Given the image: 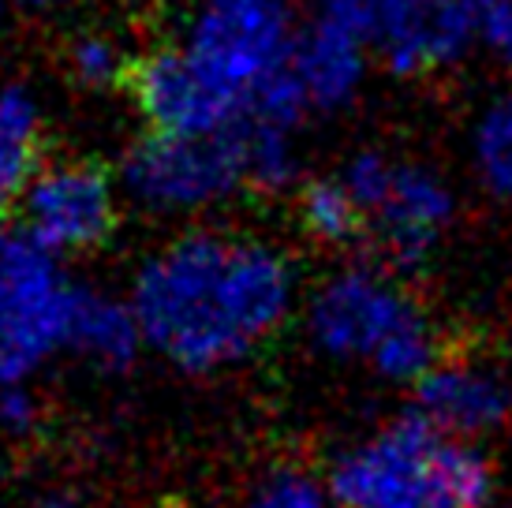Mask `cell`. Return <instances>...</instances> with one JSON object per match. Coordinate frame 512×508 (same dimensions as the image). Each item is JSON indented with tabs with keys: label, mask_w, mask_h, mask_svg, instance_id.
<instances>
[{
	"label": "cell",
	"mask_w": 512,
	"mask_h": 508,
	"mask_svg": "<svg viewBox=\"0 0 512 508\" xmlns=\"http://www.w3.org/2000/svg\"><path fill=\"white\" fill-rule=\"evenodd\" d=\"M288 303L281 258L258 243L187 236L150 262L135 318L184 367H214L270 333Z\"/></svg>",
	"instance_id": "6da1fadb"
},
{
	"label": "cell",
	"mask_w": 512,
	"mask_h": 508,
	"mask_svg": "<svg viewBox=\"0 0 512 508\" xmlns=\"http://www.w3.org/2000/svg\"><path fill=\"white\" fill-rule=\"evenodd\" d=\"M333 494L344 508H483L490 467L412 415L352 452L333 475Z\"/></svg>",
	"instance_id": "7a4b0ae2"
},
{
	"label": "cell",
	"mask_w": 512,
	"mask_h": 508,
	"mask_svg": "<svg viewBox=\"0 0 512 508\" xmlns=\"http://www.w3.org/2000/svg\"><path fill=\"white\" fill-rule=\"evenodd\" d=\"M75 292L30 236H0V381H15L68 337Z\"/></svg>",
	"instance_id": "3957f363"
},
{
	"label": "cell",
	"mask_w": 512,
	"mask_h": 508,
	"mask_svg": "<svg viewBox=\"0 0 512 508\" xmlns=\"http://www.w3.org/2000/svg\"><path fill=\"white\" fill-rule=\"evenodd\" d=\"M318 19L374 42L404 75L460 57L475 34L460 0H318Z\"/></svg>",
	"instance_id": "277c9868"
},
{
	"label": "cell",
	"mask_w": 512,
	"mask_h": 508,
	"mask_svg": "<svg viewBox=\"0 0 512 508\" xmlns=\"http://www.w3.org/2000/svg\"><path fill=\"white\" fill-rule=\"evenodd\" d=\"M292 49L296 42L277 0H210L191 30L187 53L247 98L251 86L285 68Z\"/></svg>",
	"instance_id": "5b68a950"
},
{
	"label": "cell",
	"mask_w": 512,
	"mask_h": 508,
	"mask_svg": "<svg viewBox=\"0 0 512 508\" xmlns=\"http://www.w3.org/2000/svg\"><path fill=\"white\" fill-rule=\"evenodd\" d=\"M128 90L135 94L154 135L206 139L240 120L243 94L221 83L191 53H154L131 64Z\"/></svg>",
	"instance_id": "8992f818"
},
{
	"label": "cell",
	"mask_w": 512,
	"mask_h": 508,
	"mask_svg": "<svg viewBox=\"0 0 512 508\" xmlns=\"http://www.w3.org/2000/svg\"><path fill=\"white\" fill-rule=\"evenodd\" d=\"M240 176L243 142L236 127H225L206 139H172L154 135L139 142V150L128 157V184L150 206H195L225 195Z\"/></svg>",
	"instance_id": "52a82bcc"
},
{
	"label": "cell",
	"mask_w": 512,
	"mask_h": 508,
	"mask_svg": "<svg viewBox=\"0 0 512 508\" xmlns=\"http://www.w3.org/2000/svg\"><path fill=\"white\" fill-rule=\"evenodd\" d=\"M23 221L42 251H90L116 225L113 184L94 161L57 165L30 184Z\"/></svg>",
	"instance_id": "ba28073f"
},
{
	"label": "cell",
	"mask_w": 512,
	"mask_h": 508,
	"mask_svg": "<svg viewBox=\"0 0 512 508\" xmlns=\"http://www.w3.org/2000/svg\"><path fill=\"white\" fill-rule=\"evenodd\" d=\"M415 318V311L385 288L370 273H348L337 284H329L318 307H314V333L337 355H378L385 340L400 325Z\"/></svg>",
	"instance_id": "9c48e42d"
},
{
	"label": "cell",
	"mask_w": 512,
	"mask_h": 508,
	"mask_svg": "<svg viewBox=\"0 0 512 508\" xmlns=\"http://www.w3.org/2000/svg\"><path fill=\"white\" fill-rule=\"evenodd\" d=\"M509 385L479 367H438L419 381V411L445 434H479L509 415Z\"/></svg>",
	"instance_id": "30bf717a"
},
{
	"label": "cell",
	"mask_w": 512,
	"mask_h": 508,
	"mask_svg": "<svg viewBox=\"0 0 512 508\" xmlns=\"http://www.w3.org/2000/svg\"><path fill=\"white\" fill-rule=\"evenodd\" d=\"M374 213L385 232V247L404 262H415L427 254L441 225L449 221V195L423 172L397 169L389 195Z\"/></svg>",
	"instance_id": "8fae6325"
},
{
	"label": "cell",
	"mask_w": 512,
	"mask_h": 508,
	"mask_svg": "<svg viewBox=\"0 0 512 508\" xmlns=\"http://www.w3.org/2000/svg\"><path fill=\"white\" fill-rule=\"evenodd\" d=\"M363 42L348 30L333 27L326 19H318L292 49V68L299 83L307 90V98L318 105H337L352 94L363 71Z\"/></svg>",
	"instance_id": "7c38bea8"
},
{
	"label": "cell",
	"mask_w": 512,
	"mask_h": 508,
	"mask_svg": "<svg viewBox=\"0 0 512 508\" xmlns=\"http://www.w3.org/2000/svg\"><path fill=\"white\" fill-rule=\"evenodd\" d=\"M42 157V127L38 109L23 90L0 94V221H8L15 206H23L30 184L38 180Z\"/></svg>",
	"instance_id": "4fadbf2b"
},
{
	"label": "cell",
	"mask_w": 512,
	"mask_h": 508,
	"mask_svg": "<svg viewBox=\"0 0 512 508\" xmlns=\"http://www.w3.org/2000/svg\"><path fill=\"white\" fill-rule=\"evenodd\" d=\"M139 322H131L128 314L113 307V303H101L94 296H75L72 325H68V340H75L79 348L105 359V363H128L135 352V329Z\"/></svg>",
	"instance_id": "5bb4252c"
},
{
	"label": "cell",
	"mask_w": 512,
	"mask_h": 508,
	"mask_svg": "<svg viewBox=\"0 0 512 508\" xmlns=\"http://www.w3.org/2000/svg\"><path fill=\"white\" fill-rule=\"evenodd\" d=\"M299 210H303V225L311 228L318 240L329 243L356 240L363 232V217H367V210L356 202L348 184H326V180L303 191Z\"/></svg>",
	"instance_id": "9a60e30c"
},
{
	"label": "cell",
	"mask_w": 512,
	"mask_h": 508,
	"mask_svg": "<svg viewBox=\"0 0 512 508\" xmlns=\"http://www.w3.org/2000/svg\"><path fill=\"white\" fill-rule=\"evenodd\" d=\"M479 161L490 184L512 195V98L498 101L479 127Z\"/></svg>",
	"instance_id": "2e32d148"
},
{
	"label": "cell",
	"mask_w": 512,
	"mask_h": 508,
	"mask_svg": "<svg viewBox=\"0 0 512 508\" xmlns=\"http://www.w3.org/2000/svg\"><path fill=\"white\" fill-rule=\"evenodd\" d=\"M72 68L90 86H109L116 79L128 83L131 75V64H124V53L116 49V42L98 38V34H86L72 45Z\"/></svg>",
	"instance_id": "e0dca14e"
},
{
	"label": "cell",
	"mask_w": 512,
	"mask_h": 508,
	"mask_svg": "<svg viewBox=\"0 0 512 508\" xmlns=\"http://www.w3.org/2000/svg\"><path fill=\"white\" fill-rule=\"evenodd\" d=\"M471 27L498 57L512 60V0H460Z\"/></svg>",
	"instance_id": "ac0fdd59"
},
{
	"label": "cell",
	"mask_w": 512,
	"mask_h": 508,
	"mask_svg": "<svg viewBox=\"0 0 512 508\" xmlns=\"http://www.w3.org/2000/svg\"><path fill=\"white\" fill-rule=\"evenodd\" d=\"M251 508H322V497L307 479H277Z\"/></svg>",
	"instance_id": "d6986e66"
},
{
	"label": "cell",
	"mask_w": 512,
	"mask_h": 508,
	"mask_svg": "<svg viewBox=\"0 0 512 508\" xmlns=\"http://www.w3.org/2000/svg\"><path fill=\"white\" fill-rule=\"evenodd\" d=\"M30 8H45V4H57V0H27Z\"/></svg>",
	"instance_id": "ffe728a7"
}]
</instances>
